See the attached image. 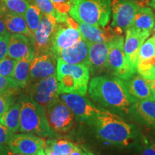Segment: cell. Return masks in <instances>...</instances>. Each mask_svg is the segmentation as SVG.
Instances as JSON below:
<instances>
[{
  "label": "cell",
  "mask_w": 155,
  "mask_h": 155,
  "mask_svg": "<svg viewBox=\"0 0 155 155\" xmlns=\"http://www.w3.org/2000/svg\"><path fill=\"white\" fill-rule=\"evenodd\" d=\"M88 94L100 105L121 115L131 114L137 101L129 94L124 81L114 75L93 78L89 83Z\"/></svg>",
  "instance_id": "6da1fadb"
},
{
  "label": "cell",
  "mask_w": 155,
  "mask_h": 155,
  "mask_svg": "<svg viewBox=\"0 0 155 155\" xmlns=\"http://www.w3.org/2000/svg\"><path fill=\"white\" fill-rule=\"evenodd\" d=\"M98 137L111 146L127 148L138 139V130L114 112L101 109L91 121Z\"/></svg>",
  "instance_id": "7a4b0ae2"
},
{
  "label": "cell",
  "mask_w": 155,
  "mask_h": 155,
  "mask_svg": "<svg viewBox=\"0 0 155 155\" xmlns=\"http://www.w3.org/2000/svg\"><path fill=\"white\" fill-rule=\"evenodd\" d=\"M58 93L86 96L90 78V68L81 64H70L61 58L57 59Z\"/></svg>",
  "instance_id": "3957f363"
},
{
  "label": "cell",
  "mask_w": 155,
  "mask_h": 155,
  "mask_svg": "<svg viewBox=\"0 0 155 155\" xmlns=\"http://www.w3.org/2000/svg\"><path fill=\"white\" fill-rule=\"evenodd\" d=\"M111 0H72L71 17L78 23L103 28L109 22Z\"/></svg>",
  "instance_id": "277c9868"
},
{
  "label": "cell",
  "mask_w": 155,
  "mask_h": 155,
  "mask_svg": "<svg viewBox=\"0 0 155 155\" xmlns=\"http://www.w3.org/2000/svg\"><path fill=\"white\" fill-rule=\"evenodd\" d=\"M19 131L44 137H51L53 134L46 117L45 110L32 101L21 102Z\"/></svg>",
  "instance_id": "5b68a950"
},
{
  "label": "cell",
  "mask_w": 155,
  "mask_h": 155,
  "mask_svg": "<svg viewBox=\"0 0 155 155\" xmlns=\"http://www.w3.org/2000/svg\"><path fill=\"white\" fill-rule=\"evenodd\" d=\"M124 44V37L122 35L116 36L109 42L107 71L114 76L127 81L135 75L136 73L134 72L128 65Z\"/></svg>",
  "instance_id": "8992f818"
},
{
  "label": "cell",
  "mask_w": 155,
  "mask_h": 155,
  "mask_svg": "<svg viewBox=\"0 0 155 155\" xmlns=\"http://www.w3.org/2000/svg\"><path fill=\"white\" fill-rule=\"evenodd\" d=\"M111 27L116 35H121L131 27L139 6L133 0H111Z\"/></svg>",
  "instance_id": "52a82bcc"
},
{
  "label": "cell",
  "mask_w": 155,
  "mask_h": 155,
  "mask_svg": "<svg viewBox=\"0 0 155 155\" xmlns=\"http://www.w3.org/2000/svg\"><path fill=\"white\" fill-rule=\"evenodd\" d=\"M30 100L42 106L45 110L59 98L58 81L56 75L37 81L29 87Z\"/></svg>",
  "instance_id": "ba28073f"
},
{
  "label": "cell",
  "mask_w": 155,
  "mask_h": 155,
  "mask_svg": "<svg viewBox=\"0 0 155 155\" xmlns=\"http://www.w3.org/2000/svg\"><path fill=\"white\" fill-rule=\"evenodd\" d=\"M45 114L50 127L55 132H68L74 124L75 114L60 98L46 108Z\"/></svg>",
  "instance_id": "9c48e42d"
},
{
  "label": "cell",
  "mask_w": 155,
  "mask_h": 155,
  "mask_svg": "<svg viewBox=\"0 0 155 155\" xmlns=\"http://www.w3.org/2000/svg\"><path fill=\"white\" fill-rule=\"evenodd\" d=\"M57 24L55 17L42 13L41 22L32 38L35 55L52 52L53 38Z\"/></svg>",
  "instance_id": "30bf717a"
},
{
  "label": "cell",
  "mask_w": 155,
  "mask_h": 155,
  "mask_svg": "<svg viewBox=\"0 0 155 155\" xmlns=\"http://www.w3.org/2000/svg\"><path fill=\"white\" fill-rule=\"evenodd\" d=\"M60 99L66 104L75 116L81 121H91L101 109L96 108L84 96L77 94H61Z\"/></svg>",
  "instance_id": "8fae6325"
},
{
  "label": "cell",
  "mask_w": 155,
  "mask_h": 155,
  "mask_svg": "<svg viewBox=\"0 0 155 155\" xmlns=\"http://www.w3.org/2000/svg\"><path fill=\"white\" fill-rule=\"evenodd\" d=\"M150 32L137 30L130 28L126 31V39L124 49L127 62L134 72L137 73L139 50Z\"/></svg>",
  "instance_id": "7c38bea8"
},
{
  "label": "cell",
  "mask_w": 155,
  "mask_h": 155,
  "mask_svg": "<svg viewBox=\"0 0 155 155\" xmlns=\"http://www.w3.org/2000/svg\"><path fill=\"white\" fill-rule=\"evenodd\" d=\"M83 38L78 29L73 28L65 22H58L53 38L52 53L58 58L62 50L69 48Z\"/></svg>",
  "instance_id": "4fadbf2b"
},
{
  "label": "cell",
  "mask_w": 155,
  "mask_h": 155,
  "mask_svg": "<svg viewBox=\"0 0 155 155\" xmlns=\"http://www.w3.org/2000/svg\"><path fill=\"white\" fill-rule=\"evenodd\" d=\"M9 147L12 152L25 155H35L40 149L45 148L46 141L30 134H13L9 139Z\"/></svg>",
  "instance_id": "5bb4252c"
},
{
  "label": "cell",
  "mask_w": 155,
  "mask_h": 155,
  "mask_svg": "<svg viewBox=\"0 0 155 155\" xmlns=\"http://www.w3.org/2000/svg\"><path fill=\"white\" fill-rule=\"evenodd\" d=\"M57 59L52 52L35 56L31 63L30 78L32 80L38 81L56 75Z\"/></svg>",
  "instance_id": "9a60e30c"
},
{
  "label": "cell",
  "mask_w": 155,
  "mask_h": 155,
  "mask_svg": "<svg viewBox=\"0 0 155 155\" xmlns=\"http://www.w3.org/2000/svg\"><path fill=\"white\" fill-rule=\"evenodd\" d=\"M90 44V42L83 38L71 47L62 50L58 58L68 63L81 64L89 67Z\"/></svg>",
  "instance_id": "2e32d148"
},
{
  "label": "cell",
  "mask_w": 155,
  "mask_h": 155,
  "mask_svg": "<svg viewBox=\"0 0 155 155\" xmlns=\"http://www.w3.org/2000/svg\"><path fill=\"white\" fill-rule=\"evenodd\" d=\"M109 42H91L89 48V68L99 73L107 70Z\"/></svg>",
  "instance_id": "e0dca14e"
},
{
  "label": "cell",
  "mask_w": 155,
  "mask_h": 155,
  "mask_svg": "<svg viewBox=\"0 0 155 155\" xmlns=\"http://www.w3.org/2000/svg\"><path fill=\"white\" fill-rule=\"evenodd\" d=\"M131 114L147 127L155 129V99L137 101L131 108Z\"/></svg>",
  "instance_id": "ac0fdd59"
},
{
  "label": "cell",
  "mask_w": 155,
  "mask_h": 155,
  "mask_svg": "<svg viewBox=\"0 0 155 155\" xmlns=\"http://www.w3.org/2000/svg\"><path fill=\"white\" fill-rule=\"evenodd\" d=\"M78 30L87 41L92 42H110L117 36L112 27H96L87 23H78Z\"/></svg>",
  "instance_id": "d6986e66"
},
{
  "label": "cell",
  "mask_w": 155,
  "mask_h": 155,
  "mask_svg": "<svg viewBox=\"0 0 155 155\" xmlns=\"http://www.w3.org/2000/svg\"><path fill=\"white\" fill-rule=\"evenodd\" d=\"M32 53H35L33 45H30L27 36L22 34L10 35L7 52L9 58L18 61Z\"/></svg>",
  "instance_id": "ffe728a7"
},
{
  "label": "cell",
  "mask_w": 155,
  "mask_h": 155,
  "mask_svg": "<svg viewBox=\"0 0 155 155\" xmlns=\"http://www.w3.org/2000/svg\"><path fill=\"white\" fill-rule=\"evenodd\" d=\"M129 94L136 101L155 99L148 81L140 75H134L129 80L124 81Z\"/></svg>",
  "instance_id": "44dd1931"
},
{
  "label": "cell",
  "mask_w": 155,
  "mask_h": 155,
  "mask_svg": "<svg viewBox=\"0 0 155 155\" xmlns=\"http://www.w3.org/2000/svg\"><path fill=\"white\" fill-rule=\"evenodd\" d=\"M35 56V53H30L17 62L13 78L16 81L17 85L20 88L26 87L30 80L31 63Z\"/></svg>",
  "instance_id": "7402d4cb"
},
{
  "label": "cell",
  "mask_w": 155,
  "mask_h": 155,
  "mask_svg": "<svg viewBox=\"0 0 155 155\" xmlns=\"http://www.w3.org/2000/svg\"><path fill=\"white\" fill-rule=\"evenodd\" d=\"M4 20L9 32L12 34H22L32 38V35L31 34L26 21L22 16L9 12L5 14Z\"/></svg>",
  "instance_id": "603a6c76"
},
{
  "label": "cell",
  "mask_w": 155,
  "mask_h": 155,
  "mask_svg": "<svg viewBox=\"0 0 155 155\" xmlns=\"http://www.w3.org/2000/svg\"><path fill=\"white\" fill-rule=\"evenodd\" d=\"M154 23V12L150 7H139L131 28L137 30L150 32Z\"/></svg>",
  "instance_id": "cb8c5ba5"
},
{
  "label": "cell",
  "mask_w": 155,
  "mask_h": 155,
  "mask_svg": "<svg viewBox=\"0 0 155 155\" xmlns=\"http://www.w3.org/2000/svg\"><path fill=\"white\" fill-rule=\"evenodd\" d=\"M20 108L21 104H15L0 118V124L13 134L17 132L20 127Z\"/></svg>",
  "instance_id": "d4e9b609"
},
{
  "label": "cell",
  "mask_w": 155,
  "mask_h": 155,
  "mask_svg": "<svg viewBox=\"0 0 155 155\" xmlns=\"http://www.w3.org/2000/svg\"><path fill=\"white\" fill-rule=\"evenodd\" d=\"M138 65H155V37L146 40L139 50Z\"/></svg>",
  "instance_id": "484cf974"
},
{
  "label": "cell",
  "mask_w": 155,
  "mask_h": 155,
  "mask_svg": "<svg viewBox=\"0 0 155 155\" xmlns=\"http://www.w3.org/2000/svg\"><path fill=\"white\" fill-rule=\"evenodd\" d=\"M42 12L37 5H30L24 15V18L26 21L29 30L31 34L33 35L34 32L38 29L39 25L41 22Z\"/></svg>",
  "instance_id": "4316f807"
},
{
  "label": "cell",
  "mask_w": 155,
  "mask_h": 155,
  "mask_svg": "<svg viewBox=\"0 0 155 155\" xmlns=\"http://www.w3.org/2000/svg\"><path fill=\"white\" fill-rule=\"evenodd\" d=\"M39 9L43 14L50 15L55 17L58 22H65L68 18L67 14L59 12L50 0H35Z\"/></svg>",
  "instance_id": "83f0119b"
},
{
  "label": "cell",
  "mask_w": 155,
  "mask_h": 155,
  "mask_svg": "<svg viewBox=\"0 0 155 155\" xmlns=\"http://www.w3.org/2000/svg\"><path fill=\"white\" fill-rule=\"evenodd\" d=\"M45 147H49L59 155H69L73 151L75 145L65 139H59L57 141H49L46 143Z\"/></svg>",
  "instance_id": "f1b7e54d"
},
{
  "label": "cell",
  "mask_w": 155,
  "mask_h": 155,
  "mask_svg": "<svg viewBox=\"0 0 155 155\" xmlns=\"http://www.w3.org/2000/svg\"><path fill=\"white\" fill-rule=\"evenodd\" d=\"M18 87L11 88L0 93V118L5 112H7L14 103L13 96L16 94Z\"/></svg>",
  "instance_id": "f546056e"
},
{
  "label": "cell",
  "mask_w": 155,
  "mask_h": 155,
  "mask_svg": "<svg viewBox=\"0 0 155 155\" xmlns=\"http://www.w3.org/2000/svg\"><path fill=\"white\" fill-rule=\"evenodd\" d=\"M3 1L9 11L22 17H24L30 5L27 0H3Z\"/></svg>",
  "instance_id": "4dcf8cb0"
},
{
  "label": "cell",
  "mask_w": 155,
  "mask_h": 155,
  "mask_svg": "<svg viewBox=\"0 0 155 155\" xmlns=\"http://www.w3.org/2000/svg\"><path fill=\"white\" fill-rule=\"evenodd\" d=\"M17 62V61L9 57L5 58L3 60H2L0 61V75L13 78Z\"/></svg>",
  "instance_id": "1f68e13d"
},
{
  "label": "cell",
  "mask_w": 155,
  "mask_h": 155,
  "mask_svg": "<svg viewBox=\"0 0 155 155\" xmlns=\"http://www.w3.org/2000/svg\"><path fill=\"white\" fill-rule=\"evenodd\" d=\"M137 73L147 81H153L155 78V65H137Z\"/></svg>",
  "instance_id": "d6a6232c"
},
{
  "label": "cell",
  "mask_w": 155,
  "mask_h": 155,
  "mask_svg": "<svg viewBox=\"0 0 155 155\" xmlns=\"http://www.w3.org/2000/svg\"><path fill=\"white\" fill-rule=\"evenodd\" d=\"M10 33L7 32L0 36V61L7 55Z\"/></svg>",
  "instance_id": "836d02e7"
},
{
  "label": "cell",
  "mask_w": 155,
  "mask_h": 155,
  "mask_svg": "<svg viewBox=\"0 0 155 155\" xmlns=\"http://www.w3.org/2000/svg\"><path fill=\"white\" fill-rule=\"evenodd\" d=\"M18 85L13 78L0 75V93L11 88H17Z\"/></svg>",
  "instance_id": "e575fe53"
},
{
  "label": "cell",
  "mask_w": 155,
  "mask_h": 155,
  "mask_svg": "<svg viewBox=\"0 0 155 155\" xmlns=\"http://www.w3.org/2000/svg\"><path fill=\"white\" fill-rule=\"evenodd\" d=\"M54 5L55 9L61 13L68 12L71 7L72 0H50Z\"/></svg>",
  "instance_id": "d590c367"
},
{
  "label": "cell",
  "mask_w": 155,
  "mask_h": 155,
  "mask_svg": "<svg viewBox=\"0 0 155 155\" xmlns=\"http://www.w3.org/2000/svg\"><path fill=\"white\" fill-rule=\"evenodd\" d=\"M13 133L7 127L0 124V146L7 144Z\"/></svg>",
  "instance_id": "8d00e7d4"
},
{
  "label": "cell",
  "mask_w": 155,
  "mask_h": 155,
  "mask_svg": "<svg viewBox=\"0 0 155 155\" xmlns=\"http://www.w3.org/2000/svg\"><path fill=\"white\" fill-rule=\"evenodd\" d=\"M140 155H155V141L146 143L141 147Z\"/></svg>",
  "instance_id": "74e56055"
},
{
  "label": "cell",
  "mask_w": 155,
  "mask_h": 155,
  "mask_svg": "<svg viewBox=\"0 0 155 155\" xmlns=\"http://www.w3.org/2000/svg\"><path fill=\"white\" fill-rule=\"evenodd\" d=\"M7 30L6 28V25L4 20V18H2V15H0V36L7 33Z\"/></svg>",
  "instance_id": "f35d334b"
},
{
  "label": "cell",
  "mask_w": 155,
  "mask_h": 155,
  "mask_svg": "<svg viewBox=\"0 0 155 155\" xmlns=\"http://www.w3.org/2000/svg\"><path fill=\"white\" fill-rule=\"evenodd\" d=\"M138 4L139 7H146L147 5H149L150 3V0H133Z\"/></svg>",
  "instance_id": "ab89813d"
},
{
  "label": "cell",
  "mask_w": 155,
  "mask_h": 155,
  "mask_svg": "<svg viewBox=\"0 0 155 155\" xmlns=\"http://www.w3.org/2000/svg\"><path fill=\"white\" fill-rule=\"evenodd\" d=\"M69 155H83L82 150H81V148H79L78 147L75 146V145L73 151L71 152V154H70Z\"/></svg>",
  "instance_id": "60d3db41"
},
{
  "label": "cell",
  "mask_w": 155,
  "mask_h": 155,
  "mask_svg": "<svg viewBox=\"0 0 155 155\" xmlns=\"http://www.w3.org/2000/svg\"><path fill=\"white\" fill-rule=\"evenodd\" d=\"M44 149H45V151L46 155H59L57 152H55V151L52 150L51 149L49 148V147H45Z\"/></svg>",
  "instance_id": "b9f144b4"
},
{
  "label": "cell",
  "mask_w": 155,
  "mask_h": 155,
  "mask_svg": "<svg viewBox=\"0 0 155 155\" xmlns=\"http://www.w3.org/2000/svg\"><path fill=\"white\" fill-rule=\"evenodd\" d=\"M148 81L149 84H150L151 90H152V93L154 94V96H155V78H154V80H153V81Z\"/></svg>",
  "instance_id": "7bdbcfd3"
},
{
  "label": "cell",
  "mask_w": 155,
  "mask_h": 155,
  "mask_svg": "<svg viewBox=\"0 0 155 155\" xmlns=\"http://www.w3.org/2000/svg\"><path fill=\"white\" fill-rule=\"evenodd\" d=\"M82 150L83 155H96V154H94V153L89 152L88 150H86V149H85V148H83V150Z\"/></svg>",
  "instance_id": "ee69618b"
},
{
  "label": "cell",
  "mask_w": 155,
  "mask_h": 155,
  "mask_svg": "<svg viewBox=\"0 0 155 155\" xmlns=\"http://www.w3.org/2000/svg\"><path fill=\"white\" fill-rule=\"evenodd\" d=\"M35 155H46V153H45V149L44 148L40 149V150H39L38 152H37V154Z\"/></svg>",
  "instance_id": "f6af8a7d"
},
{
  "label": "cell",
  "mask_w": 155,
  "mask_h": 155,
  "mask_svg": "<svg viewBox=\"0 0 155 155\" xmlns=\"http://www.w3.org/2000/svg\"><path fill=\"white\" fill-rule=\"evenodd\" d=\"M7 155H25V154L14 152H12V151L10 150V151H8V152H7Z\"/></svg>",
  "instance_id": "bcb514c9"
},
{
  "label": "cell",
  "mask_w": 155,
  "mask_h": 155,
  "mask_svg": "<svg viewBox=\"0 0 155 155\" xmlns=\"http://www.w3.org/2000/svg\"><path fill=\"white\" fill-rule=\"evenodd\" d=\"M149 6H151V7L155 9V0H150V3H149Z\"/></svg>",
  "instance_id": "7dc6e473"
},
{
  "label": "cell",
  "mask_w": 155,
  "mask_h": 155,
  "mask_svg": "<svg viewBox=\"0 0 155 155\" xmlns=\"http://www.w3.org/2000/svg\"><path fill=\"white\" fill-rule=\"evenodd\" d=\"M153 30H154V32H155V20L154 23V26H153Z\"/></svg>",
  "instance_id": "c3c4849f"
},
{
  "label": "cell",
  "mask_w": 155,
  "mask_h": 155,
  "mask_svg": "<svg viewBox=\"0 0 155 155\" xmlns=\"http://www.w3.org/2000/svg\"><path fill=\"white\" fill-rule=\"evenodd\" d=\"M0 15H2V13H1V11H0Z\"/></svg>",
  "instance_id": "681fc988"
},
{
  "label": "cell",
  "mask_w": 155,
  "mask_h": 155,
  "mask_svg": "<svg viewBox=\"0 0 155 155\" xmlns=\"http://www.w3.org/2000/svg\"><path fill=\"white\" fill-rule=\"evenodd\" d=\"M154 37H155V34H154Z\"/></svg>",
  "instance_id": "f907efd6"
}]
</instances>
